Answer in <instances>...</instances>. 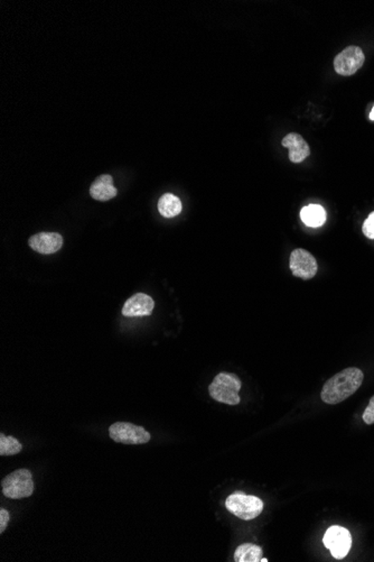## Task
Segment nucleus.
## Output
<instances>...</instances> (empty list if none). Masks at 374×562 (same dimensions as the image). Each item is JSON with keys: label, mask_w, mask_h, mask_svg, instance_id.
<instances>
[{"label": "nucleus", "mask_w": 374, "mask_h": 562, "mask_svg": "<svg viewBox=\"0 0 374 562\" xmlns=\"http://www.w3.org/2000/svg\"><path fill=\"white\" fill-rule=\"evenodd\" d=\"M23 446L14 436L0 434V456H14L22 451Z\"/></svg>", "instance_id": "nucleus-16"}, {"label": "nucleus", "mask_w": 374, "mask_h": 562, "mask_svg": "<svg viewBox=\"0 0 374 562\" xmlns=\"http://www.w3.org/2000/svg\"><path fill=\"white\" fill-rule=\"evenodd\" d=\"M154 307L155 302L151 296L145 293H137L127 300L121 312L127 318H140L151 316Z\"/></svg>", "instance_id": "nucleus-9"}, {"label": "nucleus", "mask_w": 374, "mask_h": 562, "mask_svg": "<svg viewBox=\"0 0 374 562\" xmlns=\"http://www.w3.org/2000/svg\"><path fill=\"white\" fill-rule=\"evenodd\" d=\"M225 508L237 518L250 521L261 514L263 502L259 497L246 495L242 491H235L227 497Z\"/></svg>", "instance_id": "nucleus-3"}, {"label": "nucleus", "mask_w": 374, "mask_h": 562, "mask_svg": "<svg viewBox=\"0 0 374 562\" xmlns=\"http://www.w3.org/2000/svg\"><path fill=\"white\" fill-rule=\"evenodd\" d=\"M118 191L113 185V178L109 174H104L94 180L90 188L91 197L96 201H109L117 195Z\"/></svg>", "instance_id": "nucleus-12"}, {"label": "nucleus", "mask_w": 374, "mask_h": 562, "mask_svg": "<svg viewBox=\"0 0 374 562\" xmlns=\"http://www.w3.org/2000/svg\"><path fill=\"white\" fill-rule=\"evenodd\" d=\"M366 237L369 239H374V212L369 214L368 219L364 221L363 227H362Z\"/></svg>", "instance_id": "nucleus-17"}, {"label": "nucleus", "mask_w": 374, "mask_h": 562, "mask_svg": "<svg viewBox=\"0 0 374 562\" xmlns=\"http://www.w3.org/2000/svg\"><path fill=\"white\" fill-rule=\"evenodd\" d=\"M30 248L43 255H51L63 246V237L56 233H41L30 237Z\"/></svg>", "instance_id": "nucleus-10"}, {"label": "nucleus", "mask_w": 374, "mask_h": 562, "mask_svg": "<svg viewBox=\"0 0 374 562\" xmlns=\"http://www.w3.org/2000/svg\"><path fill=\"white\" fill-rule=\"evenodd\" d=\"M159 214L165 218H174L182 212L180 197L172 193H165L158 201Z\"/></svg>", "instance_id": "nucleus-14"}, {"label": "nucleus", "mask_w": 374, "mask_h": 562, "mask_svg": "<svg viewBox=\"0 0 374 562\" xmlns=\"http://www.w3.org/2000/svg\"><path fill=\"white\" fill-rule=\"evenodd\" d=\"M289 267L292 275L303 280H311L318 269L314 256L303 248H297L292 252Z\"/></svg>", "instance_id": "nucleus-8"}, {"label": "nucleus", "mask_w": 374, "mask_h": 562, "mask_svg": "<svg viewBox=\"0 0 374 562\" xmlns=\"http://www.w3.org/2000/svg\"><path fill=\"white\" fill-rule=\"evenodd\" d=\"M282 146L289 149V159L292 163H301L311 154V148L301 135L290 133L282 140Z\"/></svg>", "instance_id": "nucleus-11"}, {"label": "nucleus", "mask_w": 374, "mask_h": 562, "mask_svg": "<svg viewBox=\"0 0 374 562\" xmlns=\"http://www.w3.org/2000/svg\"><path fill=\"white\" fill-rule=\"evenodd\" d=\"M363 379L362 370L355 367L347 368L326 381L320 398L328 404L341 403L360 389Z\"/></svg>", "instance_id": "nucleus-1"}, {"label": "nucleus", "mask_w": 374, "mask_h": 562, "mask_svg": "<svg viewBox=\"0 0 374 562\" xmlns=\"http://www.w3.org/2000/svg\"><path fill=\"white\" fill-rule=\"evenodd\" d=\"M363 421L368 425H371L374 423V395L370 400L369 405L366 406V411H364Z\"/></svg>", "instance_id": "nucleus-18"}, {"label": "nucleus", "mask_w": 374, "mask_h": 562, "mask_svg": "<svg viewBox=\"0 0 374 562\" xmlns=\"http://www.w3.org/2000/svg\"><path fill=\"white\" fill-rule=\"evenodd\" d=\"M263 559V549L254 543H243L235 552V562H259Z\"/></svg>", "instance_id": "nucleus-15"}, {"label": "nucleus", "mask_w": 374, "mask_h": 562, "mask_svg": "<svg viewBox=\"0 0 374 562\" xmlns=\"http://www.w3.org/2000/svg\"><path fill=\"white\" fill-rule=\"evenodd\" d=\"M366 56L359 47H349L343 49L334 60V69L339 75L349 77L361 69L363 66Z\"/></svg>", "instance_id": "nucleus-7"}, {"label": "nucleus", "mask_w": 374, "mask_h": 562, "mask_svg": "<svg viewBox=\"0 0 374 562\" xmlns=\"http://www.w3.org/2000/svg\"><path fill=\"white\" fill-rule=\"evenodd\" d=\"M261 561H263V562H267V561H268V560H267V559H261Z\"/></svg>", "instance_id": "nucleus-21"}, {"label": "nucleus", "mask_w": 374, "mask_h": 562, "mask_svg": "<svg viewBox=\"0 0 374 562\" xmlns=\"http://www.w3.org/2000/svg\"><path fill=\"white\" fill-rule=\"evenodd\" d=\"M109 436L113 441L123 444H145L151 439V434L142 427L128 422L110 425Z\"/></svg>", "instance_id": "nucleus-5"}, {"label": "nucleus", "mask_w": 374, "mask_h": 562, "mask_svg": "<svg viewBox=\"0 0 374 562\" xmlns=\"http://www.w3.org/2000/svg\"><path fill=\"white\" fill-rule=\"evenodd\" d=\"M241 381L232 373H220L208 386L211 398L220 403L237 405L240 403Z\"/></svg>", "instance_id": "nucleus-2"}, {"label": "nucleus", "mask_w": 374, "mask_h": 562, "mask_svg": "<svg viewBox=\"0 0 374 562\" xmlns=\"http://www.w3.org/2000/svg\"><path fill=\"white\" fill-rule=\"evenodd\" d=\"M301 218L307 227H320L325 224L326 212L320 204H309L301 209Z\"/></svg>", "instance_id": "nucleus-13"}, {"label": "nucleus", "mask_w": 374, "mask_h": 562, "mask_svg": "<svg viewBox=\"0 0 374 562\" xmlns=\"http://www.w3.org/2000/svg\"><path fill=\"white\" fill-rule=\"evenodd\" d=\"M6 497L11 499H26L34 493L33 475L28 469H18L7 475L1 482Z\"/></svg>", "instance_id": "nucleus-4"}, {"label": "nucleus", "mask_w": 374, "mask_h": 562, "mask_svg": "<svg viewBox=\"0 0 374 562\" xmlns=\"http://www.w3.org/2000/svg\"><path fill=\"white\" fill-rule=\"evenodd\" d=\"M370 121H374V106L372 108L371 114H370Z\"/></svg>", "instance_id": "nucleus-20"}, {"label": "nucleus", "mask_w": 374, "mask_h": 562, "mask_svg": "<svg viewBox=\"0 0 374 562\" xmlns=\"http://www.w3.org/2000/svg\"><path fill=\"white\" fill-rule=\"evenodd\" d=\"M9 513L5 508L0 510V533L5 532L6 527L8 525Z\"/></svg>", "instance_id": "nucleus-19"}, {"label": "nucleus", "mask_w": 374, "mask_h": 562, "mask_svg": "<svg viewBox=\"0 0 374 562\" xmlns=\"http://www.w3.org/2000/svg\"><path fill=\"white\" fill-rule=\"evenodd\" d=\"M323 542L335 559H343L352 546V537L349 530L334 525L326 531Z\"/></svg>", "instance_id": "nucleus-6"}]
</instances>
